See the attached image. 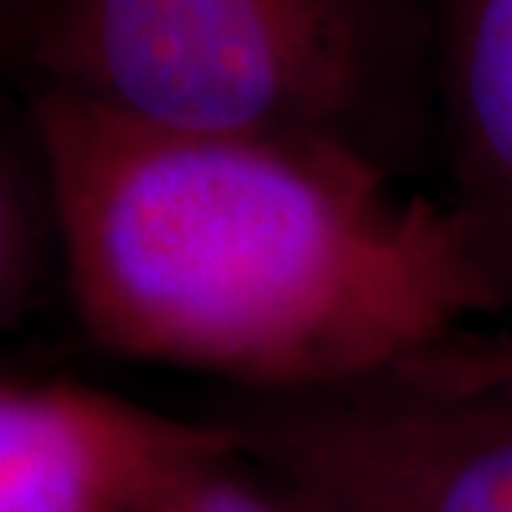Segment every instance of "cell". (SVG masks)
Returning <instances> with one entry per match:
<instances>
[{"mask_svg":"<svg viewBox=\"0 0 512 512\" xmlns=\"http://www.w3.org/2000/svg\"><path fill=\"white\" fill-rule=\"evenodd\" d=\"M53 255L57 232L34 139L24 149L0 136V334L37 304Z\"/></svg>","mask_w":512,"mask_h":512,"instance_id":"6","label":"cell"},{"mask_svg":"<svg viewBox=\"0 0 512 512\" xmlns=\"http://www.w3.org/2000/svg\"><path fill=\"white\" fill-rule=\"evenodd\" d=\"M146 512H294L242 453L195 466L152 499Z\"/></svg>","mask_w":512,"mask_h":512,"instance_id":"7","label":"cell"},{"mask_svg":"<svg viewBox=\"0 0 512 512\" xmlns=\"http://www.w3.org/2000/svg\"><path fill=\"white\" fill-rule=\"evenodd\" d=\"M20 4H24V0H0V43L10 40V27H14Z\"/></svg>","mask_w":512,"mask_h":512,"instance_id":"9","label":"cell"},{"mask_svg":"<svg viewBox=\"0 0 512 512\" xmlns=\"http://www.w3.org/2000/svg\"><path fill=\"white\" fill-rule=\"evenodd\" d=\"M57 261L83 331L248 394L394 370L499 304L443 199L354 152L209 136L34 90Z\"/></svg>","mask_w":512,"mask_h":512,"instance_id":"1","label":"cell"},{"mask_svg":"<svg viewBox=\"0 0 512 512\" xmlns=\"http://www.w3.org/2000/svg\"><path fill=\"white\" fill-rule=\"evenodd\" d=\"M433 96L443 205L512 324V0H433Z\"/></svg>","mask_w":512,"mask_h":512,"instance_id":"5","label":"cell"},{"mask_svg":"<svg viewBox=\"0 0 512 512\" xmlns=\"http://www.w3.org/2000/svg\"><path fill=\"white\" fill-rule=\"evenodd\" d=\"M222 420H182L70 380H0V512H146L235 453Z\"/></svg>","mask_w":512,"mask_h":512,"instance_id":"4","label":"cell"},{"mask_svg":"<svg viewBox=\"0 0 512 512\" xmlns=\"http://www.w3.org/2000/svg\"><path fill=\"white\" fill-rule=\"evenodd\" d=\"M245 463L294 512H512V387L410 367L291 394L232 417Z\"/></svg>","mask_w":512,"mask_h":512,"instance_id":"3","label":"cell"},{"mask_svg":"<svg viewBox=\"0 0 512 512\" xmlns=\"http://www.w3.org/2000/svg\"><path fill=\"white\" fill-rule=\"evenodd\" d=\"M34 90L133 123L354 152L394 179L437 159L433 0H24Z\"/></svg>","mask_w":512,"mask_h":512,"instance_id":"2","label":"cell"},{"mask_svg":"<svg viewBox=\"0 0 512 512\" xmlns=\"http://www.w3.org/2000/svg\"><path fill=\"white\" fill-rule=\"evenodd\" d=\"M410 370L453 384H503L512 387V334H473L466 331L453 341L403 361Z\"/></svg>","mask_w":512,"mask_h":512,"instance_id":"8","label":"cell"}]
</instances>
